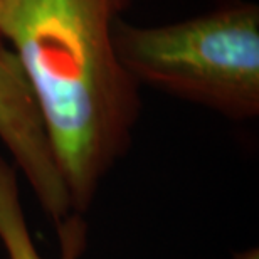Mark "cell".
Masks as SVG:
<instances>
[{
  "label": "cell",
  "mask_w": 259,
  "mask_h": 259,
  "mask_svg": "<svg viewBox=\"0 0 259 259\" xmlns=\"http://www.w3.org/2000/svg\"><path fill=\"white\" fill-rule=\"evenodd\" d=\"M130 0H4L0 34L12 46L69 190L84 210L132 143L138 82L113 42Z\"/></svg>",
  "instance_id": "obj_1"
},
{
  "label": "cell",
  "mask_w": 259,
  "mask_h": 259,
  "mask_svg": "<svg viewBox=\"0 0 259 259\" xmlns=\"http://www.w3.org/2000/svg\"><path fill=\"white\" fill-rule=\"evenodd\" d=\"M113 42L137 82L247 120L259 113V9L234 4L155 27L116 20Z\"/></svg>",
  "instance_id": "obj_2"
},
{
  "label": "cell",
  "mask_w": 259,
  "mask_h": 259,
  "mask_svg": "<svg viewBox=\"0 0 259 259\" xmlns=\"http://www.w3.org/2000/svg\"><path fill=\"white\" fill-rule=\"evenodd\" d=\"M0 142L12 155L15 168L24 174L37 204L56 226L76 214L22 67L12 51L2 44Z\"/></svg>",
  "instance_id": "obj_3"
},
{
  "label": "cell",
  "mask_w": 259,
  "mask_h": 259,
  "mask_svg": "<svg viewBox=\"0 0 259 259\" xmlns=\"http://www.w3.org/2000/svg\"><path fill=\"white\" fill-rule=\"evenodd\" d=\"M61 251L58 259H79L86 244V226L72 214L58 227ZM0 244L7 259H48L40 254L25 217L17 168L0 155Z\"/></svg>",
  "instance_id": "obj_4"
},
{
  "label": "cell",
  "mask_w": 259,
  "mask_h": 259,
  "mask_svg": "<svg viewBox=\"0 0 259 259\" xmlns=\"http://www.w3.org/2000/svg\"><path fill=\"white\" fill-rule=\"evenodd\" d=\"M234 259H259V254H257V249H247L244 252H241V254H237Z\"/></svg>",
  "instance_id": "obj_5"
},
{
  "label": "cell",
  "mask_w": 259,
  "mask_h": 259,
  "mask_svg": "<svg viewBox=\"0 0 259 259\" xmlns=\"http://www.w3.org/2000/svg\"><path fill=\"white\" fill-rule=\"evenodd\" d=\"M2 2H4V0H0V5H2Z\"/></svg>",
  "instance_id": "obj_6"
}]
</instances>
